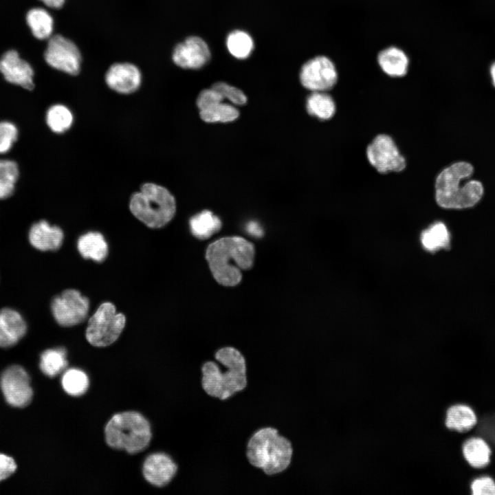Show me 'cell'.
<instances>
[{"label": "cell", "instance_id": "obj_5", "mask_svg": "<svg viewBox=\"0 0 495 495\" xmlns=\"http://www.w3.org/2000/svg\"><path fill=\"white\" fill-rule=\"evenodd\" d=\"M104 435L109 447L133 454L148 447L152 432L149 422L142 414L127 411L111 417L105 426Z\"/></svg>", "mask_w": 495, "mask_h": 495}, {"label": "cell", "instance_id": "obj_40", "mask_svg": "<svg viewBox=\"0 0 495 495\" xmlns=\"http://www.w3.org/2000/svg\"><path fill=\"white\" fill-rule=\"evenodd\" d=\"M490 74H491L493 85L495 87V63L494 64H492V65L491 66Z\"/></svg>", "mask_w": 495, "mask_h": 495}, {"label": "cell", "instance_id": "obj_9", "mask_svg": "<svg viewBox=\"0 0 495 495\" xmlns=\"http://www.w3.org/2000/svg\"><path fill=\"white\" fill-rule=\"evenodd\" d=\"M89 302L76 289H69L56 296L51 309L55 320L63 327H72L83 322L87 318Z\"/></svg>", "mask_w": 495, "mask_h": 495}, {"label": "cell", "instance_id": "obj_19", "mask_svg": "<svg viewBox=\"0 0 495 495\" xmlns=\"http://www.w3.org/2000/svg\"><path fill=\"white\" fill-rule=\"evenodd\" d=\"M64 234L56 226H52L45 220L34 223L28 233L30 244L41 251L56 250L62 245Z\"/></svg>", "mask_w": 495, "mask_h": 495}, {"label": "cell", "instance_id": "obj_28", "mask_svg": "<svg viewBox=\"0 0 495 495\" xmlns=\"http://www.w3.org/2000/svg\"><path fill=\"white\" fill-rule=\"evenodd\" d=\"M27 23L32 34L38 39L50 37L53 31L54 21L52 16L43 8H33L26 16Z\"/></svg>", "mask_w": 495, "mask_h": 495}, {"label": "cell", "instance_id": "obj_11", "mask_svg": "<svg viewBox=\"0 0 495 495\" xmlns=\"http://www.w3.org/2000/svg\"><path fill=\"white\" fill-rule=\"evenodd\" d=\"M299 78L302 85L311 91H328L337 83L338 75L330 58L317 56L303 64Z\"/></svg>", "mask_w": 495, "mask_h": 495}, {"label": "cell", "instance_id": "obj_16", "mask_svg": "<svg viewBox=\"0 0 495 495\" xmlns=\"http://www.w3.org/2000/svg\"><path fill=\"white\" fill-rule=\"evenodd\" d=\"M107 86L122 94H130L138 89L142 82L140 69L129 63H118L110 66L105 74Z\"/></svg>", "mask_w": 495, "mask_h": 495}, {"label": "cell", "instance_id": "obj_2", "mask_svg": "<svg viewBox=\"0 0 495 495\" xmlns=\"http://www.w3.org/2000/svg\"><path fill=\"white\" fill-rule=\"evenodd\" d=\"M254 245L240 236L223 237L210 244L206 258L214 279L224 286H235L242 278L241 270L253 265Z\"/></svg>", "mask_w": 495, "mask_h": 495}, {"label": "cell", "instance_id": "obj_12", "mask_svg": "<svg viewBox=\"0 0 495 495\" xmlns=\"http://www.w3.org/2000/svg\"><path fill=\"white\" fill-rule=\"evenodd\" d=\"M0 387L6 402L12 406L23 408L32 401L33 390L26 371L19 365L9 366L0 377Z\"/></svg>", "mask_w": 495, "mask_h": 495}, {"label": "cell", "instance_id": "obj_29", "mask_svg": "<svg viewBox=\"0 0 495 495\" xmlns=\"http://www.w3.org/2000/svg\"><path fill=\"white\" fill-rule=\"evenodd\" d=\"M45 120L52 131L56 133H63L72 126L74 116L67 107L56 104L48 109Z\"/></svg>", "mask_w": 495, "mask_h": 495}, {"label": "cell", "instance_id": "obj_15", "mask_svg": "<svg viewBox=\"0 0 495 495\" xmlns=\"http://www.w3.org/2000/svg\"><path fill=\"white\" fill-rule=\"evenodd\" d=\"M178 465L167 454L153 453L145 459L142 472L150 484L162 487L169 484L176 476Z\"/></svg>", "mask_w": 495, "mask_h": 495}, {"label": "cell", "instance_id": "obj_8", "mask_svg": "<svg viewBox=\"0 0 495 495\" xmlns=\"http://www.w3.org/2000/svg\"><path fill=\"white\" fill-rule=\"evenodd\" d=\"M366 156L370 165L381 174L402 172L407 165L393 138L385 133L377 134L368 144Z\"/></svg>", "mask_w": 495, "mask_h": 495}, {"label": "cell", "instance_id": "obj_38", "mask_svg": "<svg viewBox=\"0 0 495 495\" xmlns=\"http://www.w3.org/2000/svg\"><path fill=\"white\" fill-rule=\"evenodd\" d=\"M248 232L252 236H261L263 234V230L260 225L256 221H251L247 226Z\"/></svg>", "mask_w": 495, "mask_h": 495}, {"label": "cell", "instance_id": "obj_36", "mask_svg": "<svg viewBox=\"0 0 495 495\" xmlns=\"http://www.w3.org/2000/svg\"><path fill=\"white\" fill-rule=\"evenodd\" d=\"M470 490L473 495H495V481L490 476H481L472 481Z\"/></svg>", "mask_w": 495, "mask_h": 495}, {"label": "cell", "instance_id": "obj_26", "mask_svg": "<svg viewBox=\"0 0 495 495\" xmlns=\"http://www.w3.org/2000/svg\"><path fill=\"white\" fill-rule=\"evenodd\" d=\"M421 241L424 249L433 252L450 246V234L447 226L437 221L422 232Z\"/></svg>", "mask_w": 495, "mask_h": 495}, {"label": "cell", "instance_id": "obj_37", "mask_svg": "<svg viewBox=\"0 0 495 495\" xmlns=\"http://www.w3.org/2000/svg\"><path fill=\"white\" fill-rule=\"evenodd\" d=\"M16 470L14 459L6 454H0V482L10 476Z\"/></svg>", "mask_w": 495, "mask_h": 495}, {"label": "cell", "instance_id": "obj_25", "mask_svg": "<svg viewBox=\"0 0 495 495\" xmlns=\"http://www.w3.org/2000/svg\"><path fill=\"white\" fill-rule=\"evenodd\" d=\"M192 234L200 239H206L221 228L220 219L208 210L192 217L189 221Z\"/></svg>", "mask_w": 495, "mask_h": 495}, {"label": "cell", "instance_id": "obj_35", "mask_svg": "<svg viewBox=\"0 0 495 495\" xmlns=\"http://www.w3.org/2000/svg\"><path fill=\"white\" fill-rule=\"evenodd\" d=\"M212 87L220 93L224 99L236 105H243L247 102V97L239 89L224 82H217Z\"/></svg>", "mask_w": 495, "mask_h": 495}, {"label": "cell", "instance_id": "obj_3", "mask_svg": "<svg viewBox=\"0 0 495 495\" xmlns=\"http://www.w3.org/2000/svg\"><path fill=\"white\" fill-rule=\"evenodd\" d=\"M474 171L466 162H458L443 168L436 177L434 197L446 209H465L474 206L482 198L483 186L476 180L466 181Z\"/></svg>", "mask_w": 495, "mask_h": 495}, {"label": "cell", "instance_id": "obj_17", "mask_svg": "<svg viewBox=\"0 0 495 495\" xmlns=\"http://www.w3.org/2000/svg\"><path fill=\"white\" fill-rule=\"evenodd\" d=\"M0 72L9 82L28 90L33 89L34 71L30 65L21 59L15 50L6 52L0 59Z\"/></svg>", "mask_w": 495, "mask_h": 495}, {"label": "cell", "instance_id": "obj_23", "mask_svg": "<svg viewBox=\"0 0 495 495\" xmlns=\"http://www.w3.org/2000/svg\"><path fill=\"white\" fill-rule=\"evenodd\" d=\"M78 250L85 258L102 262L108 254V245L103 235L98 232H89L78 240Z\"/></svg>", "mask_w": 495, "mask_h": 495}, {"label": "cell", "instance_id": "obj_14", "mask_svg": "<svg viewBox=\"0 0 495 495\" xmlns=\"http://www.w3.org/2000/svg\"><path fill=\"white\" fill-rule=\"evenodd\" d=\"M210 55L207 43L201 38L192 36L175 46L172 58L182 68L197 69L210 60Z\"/></svg>", "mask_w": 495, "mask_h": 495}, {"label": "cell", "instance_id": "obj_10", "mask_svg": "<svg viewBox=\"0 0 495 495\" xmlns=\"http://www.w3.org/2000/svg\"><path fill=\"white\" fill-rule=\"evenodd\" d=\"M44 56L46 63L57 70L73 76L80 72V52L73 41L62 35L50 38Z\"/></svg>", "mask_w": 495, "mask_h": 495}, {"label": "cell", "instance_id": "obj_31", "mask_svg": "<svg viewBox=\"0 0 495 495\" xmlns=\"http://www.w3.org/2000/svg\"><path fill=\"white\" fill-rule=\"evenodd\" d=\"M89 378L82 370L70 368L67 370L61 378L63 390L71 396H80L86 393L89 388Z\"/></svg>", "mask_w": 495, "mask_h": 495}, {"label": "cell", "instance_id": "obj_7", "mask_svg": "<svg viewBox=\"0 0 495 495\" xmlns=\"http://www.w3.org/2000/svg\"><path fill=\"white\" fill-rule=\"evenodd\" d=\"M125 323V316L118 313L113 304L103 302L89 319L86 339L94 346H109L118 340Z\"/></svg>", "mask_w": 495, "mask_h": 495}, {"label": "cell", "instance_id": "obj_24", "mask_svg": "<svg viewBox=\"0 0 495 495\" xmlns=\"http://www.w3.org/2000/svg\"><path fill=\"white\" fill-rule=\"evenodd\" d=\"M307 113L321 120L331 119L336 112L333 97L327 91H312L306 101Z\"/></svg>", "mask_w": 495, "mask_h": 495}, {"label": "cell", "instance_id": "obj_13", "mask_svg": "<svg viewBox=\"0 0 495 495\" xmlns=\"http://www.w3.org/2000/svg\"><path fill=\"white\" fill-rule=\"evenodd\" d=\"M212 87L202 90L197 99L201 118L206 122H228L238 118L239 112Z\"/></svg>", "mask_w": 495, "mask_h": 495}, {"label": "cell", "instance_id": "obj_21", "mask_svg": "<svg viewBox=\"0 0 495 495\" xmlns=\"http://www.w3.org/2000/svg\"><path fill=\"white\" fill-rule=\"evenodd\" d=\"M477 422L476 413L468 405L454 404L446 410L445 425L450 430L465 432L474 428Z\"/></svg>", "mask_w": 495, "mask_h": 495}, {"label": "cell", "instance_id": "obj_27", "mask_svg": "<svg viewBox=\"0 0 495 495\" xmlns=\"http://www.w3.org/2000/svg\"><path fill=\"white\" fill-rule=\"evenodd\" d=\"M67 364V351L63 347L47 349L40 357V368L50 377H54L62 373Z\"/></svg>", "mask_w": 495, "mask_h": 495}, {"label": "cell", "instance_id": "obj_20", "mask_svg": "<svg viewBox=\"0 0 495 495\" xmlns=\"http://www.w3.org/2000/svg\"><path fill=\"white\" fill-rule=\"evenodd\" d=\"M377 60L382 72L390 77H403L408 72L409 59L397 47L390 46L382 50L378 54Z\"/></svg>", "mask_w": 495, "mask_h": 495}, {"label": "cell", "instance_id": "obj_6", "mask_svg": "<svg viewBox=\"0 0 495 495\" xmlns=\"http://www.w3.org/2000/svg\"><path fill=\"white\" fill-rule=\"evenodd\" d=\"M129 209L133 216L151 228H160L173 218L176 202L165 187L154 183H145L138 192L132 195Z\"/></svg>", "mask_w": 495, "mask_h": 495}, {"label": "cell", "instance_id": "obj_22", "mask_svg": "<svg viewBox=\"0 0 495 495\" xmlns=\"http://www.w3.org/2000/svg\"><path fill=\"white\" fill-rule=\"evenodd\" d=\"M462 452L466 461L474 468H485L490 462V446L481 436L468 439L463 443Z\"/></svg>", "mask_w": 495, "mask_h": 495}, {"label": "cell", "instance_id": "obj_30", "mask_svg": "<svg viewBox=\"0 0 495 495\" xmlns=\"http://www.w3.org/2000/svg\"><path fill=\"white\" fill-rule=\"evenodd\" d=\"M229 52L238 59H245L252 53L254 42L250 35L243 30L230 32L226 39Z\"/></svg>", "mask_w": 495, "mask_h": 495}, {"label": "cell", "instance_id": "obj_34", "mask_svg": "<svg viewBox=\"0 0 495 495\" xmlns=\"http://www.w3.org/2000/svg\"><path fill=\"white\" fill-rule=\"evenodd\" d=\"M18 138V129L12 122H0V153H6L10 150Z\"/></svg>", "mask_w": 495, "mask_h": 495}, {"label": "cell", "instance_id": "obj_32", "mask_svg": "<svg viewBox=\"0 0 495 495\" xmlns=\"http://www.w3.org/2000/svg\"><path fill=\"white\" fill-rule=\"evenodd\" d=\"M19 174V167L14 161L0 160V199L12 195Z\"/></svg>", "mask_w": 495, "mask_h": 495}, {"label": "cell", "instance_id": "obj_1", "mask_svg": "<svg viewBox=\"0 0 495 495\" xmlns=\"http://www.w3.org/2000/svg\"><path fill=\"white\" fill-rule=\"evenodd\" d=\"M248 384L247 364L236 347L218 349L214 360L201 366V386L208 395L225 400L245 389Z\"/></svg>", "mask_w": 495, "mask_h": 495}, {"label": "cell", "instance_id": "obj_18", "mask_svg": "<svg viewBox=\"0 0 495 495\" xmlns=\"http://www.w3.org/2000/svg\"><path fill=\"white\" fill-rule=\"evenodd\" d=\"M27 324L23 316L11 308L0 310V347L15 345L25 334Z\"/></svg>", "mask_w": 495, "mask_h": 495}, {"label": "cell", "instance_id": "obj_4", "mask_svg": "<svg viewBox=\"0 0 495 495\" xmlns=\"http://www.w3.org/2000/svg\"><path fill=\"white\" fill-rule=\"evenodd\" d=\"M249 463L267 475L284 472L291 464V441L273 427H264L250 437L246 448Z\"/></svg>", "mask_w": 495, "mask_h": 495}, {"label": "cell", "instance_id": "obj_33", "mask_svg": "<svg viewBox=\"0 0 495 495\" xmlns=\"http://www.w3.org/2000/svg\"><path fill=\"white\" fill-rule=\"evenodd\" d=\"M475 427L479 436L495 446V412L483 415Z\"/></svg>", "mask_w": 495, "mask_h": 495}, {"label": "cell", "instance_id": "obj_39", "mask_svg": "<svg viewBox=\"0 0 495 495\" xmlns=\"http://www.w3.org/2000/svg\"><path fill=\"white\" fill-rule=\"evenodd\" d=\"M43 3H45L47 6L52 8H56L58 9L60 8L65 0H40Z\"/></svg>", "mask_w": 495, "mask_h": 495}]
</instances>
